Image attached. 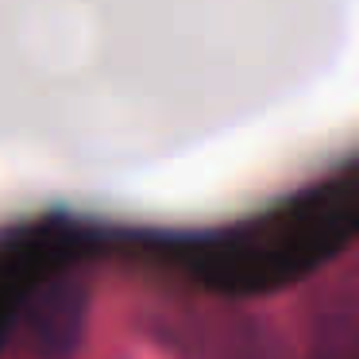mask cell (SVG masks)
Listing matches in <instances>:
<instances>
[{"label": "cell", "mask_w": 359, "mask_h": 359, "mask_svg": "<svg viewBox=\"0 0 359 359\" xmlns=\"http://www.w3.org/2000/svg\"><path fill=\"white\" fill-rule=\"evenodd\" d=\"M320 359H359V305L320 328Z\"/></svg>", "instance_id": "1"}]
</instances>
